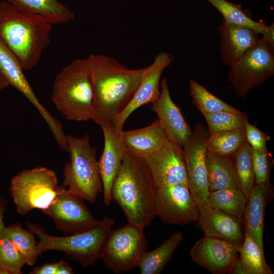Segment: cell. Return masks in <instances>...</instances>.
<instances>
[{
    "mask_svg": "<svg viewBox=\"0 0 274 274\" xmlns=\"http://www.w3.org/2000/svg\"><path fill=\"white\" fill-rule=\"evenodd\" d=\"M51 98L66 119L92 120L93 89L88 58L72 61L56 75Z\"/></svg>",
    "mask_w": 274,
    "mask_h": 274,
    "instance_id": "cell-4",
    "label": "cell"
},
{
    "mask_svg": "<svg viewBox=\"0 0 274 274\" xmlns=\"http://www.w3.org/2000/svg\"><path fill=\"white\" fill-rule=\"evenodd\" d=\"M207 122L209 135L219 132L238 129H245L249 118L246 114H237L221 111L203 115Z\"/></svg>",
    "mask_w": 274,
    "mask_h": 274,
    "instance_id": "cell-33",
    "label": "cell"
},
{
    "mask_svg": "<svg viewBox=\"0 0 274 274\" xmlns=\"http://www.w3.org/2000/svg\"><path fill=\"white\" fill-rule=\"evenodd\" d=\"M74 271L72 267L69 264L64 261L63 260L59 261V266L58 267L56 274H72Z\"/></svg>",
    "mask_w": 274,
    "mask_h": 274,
    "instance_id": "cell-40",
    "label": "cell"
},
{
    "mask_svg": "<svg viewBox=\"0 0 274 274\" xmlns=\"http://www.w3.org/2000/svg\"><path fill=\"white\" fill-rule=\"evenodd\" d=\"M268 187L254 186L247 198L243 217L245 233L254 239L263 253L264 219Z\"/></svg>",
    "mask_w": 274,
    "mask_h": 274,
    "instance_id": "cell-22",
    "label": "cell"
},
{
    "mask_svg": "<svg viewBox=\"0 0 274 274\" xmlns=\"http://www.w3.org/2000/svg\"><path fill=\"white\" fill-rule=\"evenodd\" d=\"M209 135L205 126L198 123L182 147L188 188L198 209L209 205V190L206 162L207 149L204 144Z\"/></svg>",
    "mask_w": 274,
    "mask_h": 274,
    "instance_id": "cell-10",
    "label": "cell"
},
{
    "mask_svg": "<svg viewBox=\"0 0 274 274\" xmlns=\"http://www.w3.org/2000/svg\"><path fill=\"white\" fill-rule=\"evenodd\" d=\"M88 59L93 89L92 120L101 127L114 124L132 99L145 67L129 68L104 54H91Z\"/></svg>",
    "mask_w": 274,
    "mask_h": 274,
    "instance_id": "cell-1",
    "label": "cell"
},
{
    "mask_svg": "<svg viewBox=\"0 0 274 274\" xmlns=\"http://www.w3.org/2000/svg\"><path fill=\"white\" fill-rule=\"evenodd\" d=\"M0 274H10L9 272L3 267L0 266Z\"/></svg>",
    "mask_w": 274,
    "mask_h": 274,
    "instance_id": "cell-42",
    "label": "cell"
},
{
    "mask_svg": "<svg viewBox=\"0 0 274 274\" xmlns=\"http://www.w3.org/2000/svg\"><path fill=\"white\" fill-rule=\"evenodd\" d=\"M246 142L253 149L262 150L266 148V142L269 136L256 126L249 122L245 127Z\"/></svg>",
    "mask_w": 274,
    "mask_h": 274,
    "instance_id": "cell-36",
    "label": "cell"
},
{
    "mask_svg": "<svg viewBox=\"0 0 274 274\" xmlns=\"http://www.w3.org/2000/svg\"><path fill=\"white\" fill-rule=\"evenodd\" d=\"M62 186L51 204L42 211L51 217L56 228L65 234H74L88 230L96 226V219L83 203Z\"/></svg>",
    "mask_w": 274,
    "mask_h": 274,
    "instance_id": "cell-11",
    "label": "cell"
},
{
    "mask_svg": "<svg viewBox=\"0 0 274 274\" xmlns=\"http://www.w3.org/2000/svg\"><path fill=\"white\" fill-rule=\"evenodd\" d=\"M247 197L238 187L223 188L209 192L208 204L228 215L242 219Z\"/></svg>",
    "mask_w": 274,
    "mask_h": 274,
    "instance_id": "cell-27",
    "label": "cell"
},
{
    "mask_svg": "<svg viewBox=\"0 0 274 274\" xmlns=\"http://www.w3.org/2000/svg\"><path fill=\"white\" fill-rule=\"evenodd\" d=\"M238 246L217 237L205 235L197 240L191 249L192 261L214 274L226 273L233 260L237 256Z\"/></svg>",
    "mask_w": 274,
    "mask_h": 274,
    "instance_id": "cell-17",
    "label": "cell"
},
{
    "mask_svg": "<svg viewBox=\"0 0 274 274\" xmlns=\"http://www.w3.org/2000/svg\"><path fill=\"white\" fill-rule=\"evenodd\" d=\"M183 239V233L176 231L154 250L146 251L142 255L138 266L141 273H160Z\"/></svg>",
    "mask_w": 274,
    "mask_h": 274,
    "instance_id": "cell-26",
    "label": "cell"
},
{
    "mask_svg": "<svg viewBox=\"0 0 274 274\" xmlns=\"http://www.w3.org/2000/svg\"><path fill=\"white\" fill-rule=\"evenodd\" d=\"M143 159L156 188L177 185L188 186L183 147L180 145L168 141Z\"/></svg>",
    "mask_w": 274,
    "mask_h": 274,
    "instance_id": "cell-13",
    "label": "cell"
},
{
    "mask_svg": "<svg viewBox=\"0 0 274 274\" xmlns=\"http://www.w3.org/2000/svg\"><path fill=\"white\" fill-rule=\"evenodd\" d=\"M198 210L197 223L205 235L224 239L238 247L242 245L244 235L241 228V219L209 205Z\"/></svg>",
    "mask_w": 274,
    "mask_h": 274,
    "instance_id": "cell-20",
    "label": "cell"
},
{
    "mask_svg": "<svg viewBox=\"0 0 274 274\" xmlns=\"http://www.w3.org/2000/svg\"><path fill=\"white\" fill-rule=\"evenodd\" d=\"M216 8L223 15L224 20L233 24L245 26L253 29L262 35L271 45L274 46L273 23L267 25L264 22L253 20L250 16L241 9L239 6L226 0H206Z\"/></svg>",
    "mask_w": 274,
    "mask_h": 274,
    "instance_id": "cell-24",
    "label": "cell"
},
{
    "mask_svg": "<svg viewBox=\"0 0 274 274\" xmlns=\"http://www.w3.org/2000/svg\"><path fill=\"white\" fill-rule=\"evenodd\" d=\"M174 60L172 54L166 52L159 53L153 62L145 67L141 81L132 99L126 108L116 117L114 125L123 129L127 118L135 110L148 103H153L159 96L160 81L161 75L165 68Z\"/></svg>",
    "mask_w": 274,
    "mask_h": 274,
    "instance_id": "cell-15",
    "label": "cell"
},
{
    "mask_svg": "<svg viewBox=\"0 0 274 274\" xmlns=\"http://www.w3.org/2000/svg\"><path fill=\"white\" fill-rule=\"evenodd\" d=\"M16 9L25 13L41 15L52 24L68 22L74 13L57 0H4Z\"/></svg>",
    "mask_w": 274,
    "mask_h": 274,
    "instance_id": "cell-23",
    "label": "cell"
},
{
    "mask_svg": "<svg viewBox=\"0 0 274 274\" xmlns=\"http://www.w3.org/2000/svg\"><path fill=\"white\" fill-rule=\"evenodd\" d=\"M245 142V129H238L209 135L204 144L208 151L222 157L233 158Z\"/></svg>",
    "mask_w": 274,
    "mask_h": 274,
    "instance_id": "cell-28",
    "label": "cell"
},
{
    "mask_svg": "<svg viewBox=\"0 0 274 274\" xmlns=\"http://www.w3.org/2000/svg\"><path fill=\"white\" fill-rule=\"evenodd\" d=\"M226 273L245 274L243 267L239 257L237 256L230 263Z\"/></svg>",
    "mask_w": 274,
    "mask_h": 274,
    "instance_id": "cell-38",
    "label": "cell"
},
{
    "mask_svg": "<svg viewBox=\"0 0 274 274\" xmlns=\"http://www.w3.org/2000/svg\"><path fill=\"white\" fill-rule=\"evenodd\" d=\"M238 253L245 274H271L272 270L267 264L264 253L254 239L245 233Z\"/></svg>",
    "mask_w": 274,
    "mask_h": 274,
    "instance_id": "cell-30",
    "label": "cell"
},
{
    "mask_svg": "<svg viewBox=\"0 0 274 274\" xmlns=\"http://www.w3.org/2000/svg\"><path fill=\"white\" fill-rule=\"evenodd\" d=\"M252 158L255 185L269 186V160L267 149H252Z\"/></svg>",
    "mask_w": 274,
    "mask_h": 274,
    "instance_id": "cell-35",
    "label": "cell"
},
{
    "mask_svg": "<svg viewBox=\"0 0 274 274\" xmlns=\"http://www.w3.org/2000/svg\"><path fill=\"white\" fill-rule=\"evenodd\" d=\"M189 85L192 102L203 115L221 111L237 114L243 113L213 94L196 81L190 80Z\"/></svg>",
    "mask_w": 274,
    "mask_h": 274,
    "instance_id": "cell-29",
    "label": "cell"
},
{
    "mask_svg": "<svg viewBox=\"0 0 274 274\" xmlns=\"http://www.w3.org/2000/svg\"><path fill=\"white\" fill-rule=\"evenodd\" d=\"M59 186L54 172L37 166L15 176L10 189L17 212L24 215L34 209H47L55 198Z\"/></svg>",
    "mask_w": 274,
    "mask_h": 274,
    "instance_id": "cell-7",
    "label": "cell"
},
{
    "mask_svg": "<svg viewBox=\"0 0 274 274\" xmlns=\"http://www.w3.org/2000/svg\"><path fill=\"white\" fill-rule=\"evenodd\" d=\"M7 202L0 196V236L5 233L7 227L4 222V213L6 209Z\"/></svg>",
    "mask_w": 274,
    "mask_h": 274,
    "instance_id": "cell-39",
    "label": "cell"
},
{
    "mask_svg": "<svg viewBox=\"0 0 274 274\" xmlns=\"http://www.w3.org/2000/svg\"><path fill=\"white\" fill-rule=\"evenodd\" d=\"M144 230L143 228L128 223L112 229L105 240L99 259L116 274L138 267L148 246Z\"/></svg>",
    "mask_w": 274,
    "mask_h": 274,
    "instance_id": "cell-8",
    "label": "cell"
},
{
    "mask_svg": "<svg viewBox=\"0 0 274 274\" xmlns=\"http://www.w3.org/2000/svg\"><path fill=\"white\" fill-rule=\"evenodd\" d=\"M274 46L264 38L230 66L228 77L236 94L246 97L274 75Z\"/></svg>",
    "mask_w": 274,
    "mask_h": 274,
    "instance_id": "cell-9",
    "label": "cell"
},
{
    "mask_svg": "<svg viewBox=\"0 0 274 274\" xmlns=\"http://www.w3.org/2000/svg\"><path fill=\"white\" fill-rule=\"evenodd\" d=\"M160 87L159 96L152 103L150 109L157 115L158 120L168 140L183 147L192 130L186 122L180 108L173 100L166 78L162 79Z\"/></svg>",
    "mask_w": 274,
    "mask_h": 274,
    "instance_id": "cell-18",
    "label": "cell"
},
{
    "mask_svg": "<svg viewBox=\"0 0 274 274\" xmlns=\"http://www.w3.org/2000/svg\"><path fill=\"white\" fill-rule=\"evenodd\" d=\"M206 162L209 192L238 187L233 158L222 157L207 150Z\"/></svg>",
    "mask_w": 274,
    "mask_h": 274,
    "instance_id": "cell-25",
    "label": "cell"
},
{
    "mask_svg": "<svg viewBox=\"0 0 274 274\" xmlns=\"http://www.w3.org/2000/svg\"><path fill=\"white\" fill-rule=\"evenodd\" d=\"M59 261L46 263L35 267L30 272L31 274H56Z\"/></svg>",
    "mask_w": 274,
    "mask_h": 274,
    "instance_id": "cell-37",
    "label": "cell"
},
{
    "mask_svg": "<svg viewBox=\"0 0 274 274\" xmlns=\"http://www.w3.org/2000/svg\"><path fill=\"white\" fill-rule=\"evenodd\" d=\"M220 52L224 64L231 66L259 41V33L249 27L224 20L219 26Z\"/></svg>",
    "mask_w": 274,
    "mask_h": 274,
    "instance_id": "cell-19",
    "label": "cell"
},
{
    "mask_svg": "<svg viewBox=\"0 0 274 274\" xmlns=\"http://www.w3.org/2000/svg\"><path fill=\"white\" fill-rule=\"evenodd\" d=\"M9 85L8 82L0 72V90L8 87Z\"/></svg>",
    "mask_w": 274,
    "mask_h": 274,
    "instance_id": "cell-41",
    "label": "cell"
},
{
    "mask_svg": "<svg viewBox=\"0 0 274 274\" xmlns=\"http://www.w3.org/2000/svg\"><path fill=\"white\" fill-rule=\"evenodd\" d=\"M155 215L165 224L186 225L196 221L199 210L188 187L177 185L156 188Z\"/></svg>",
    "mask_w": 274,
    "mask_h": 274,
    "instance_id": "cell-12",
    "label": "cell"
},
{
    "mask_svg": "<svg viewBox=\"0 0 274 274\" xmlns=\"http://www.w3.org/2000/svg\"><path fill=\"white\" fill-rule=\"evenodd\" d=\"M122 138L126 152L141 159L157 151L169 141L158 119L143 128L122 130Z\"/></svg>",
    "mask_w": 274,
    "mask_h": 274,
    "instance_id": "cell-21",
    "label": "cell"
},
{
    "mask_svg": "<svg viewBox=\"0 0 274 274\" xmlns=\"http://www.w3.org/2000/svg\"><path fill=\"white\" fill-rule=\"evenodd\" d=\"M23 70L16 56L0 41V72L9 85L20 91L36 108L48 125L55 141L62 142L66 134L62 123L40 102L25 77Z\"/></svg>",
    "mask_w": 274,
    "mask_h": 274,
    "instance_id": "cell-14",
    "label": "cell"
},
{
    "mask_svg": "<svg viewBox=\"0 0 274 274\" xmlns=\"http://www.w3.org/2000/svg\"><path fill=\"white\" fill-rule=\"evenodd\" d=\"M156 190L143 159L126 152L111 191L128 223L144 229L155 215Z\"/></svg>",
    "mask_w": 274,
    "mask_h": 274,
    "instance_id": "cell-3",
    "label": "cell"
},
{
    "mask_svg": "<svg viewBox=\"0 0 274 274\" xmlns=\"http://www.w3.org/2000/svg\"><path fill=\"white\" fill-rule=\"evenodd\" d=\"M52 23L45 17L21 12L0 2V41L24 70L33 68L50 44Z\"/></svg>",
    "mask_w": 274,
    "mask_h": 274,
    "instance_id": "cell-2",
    "label": "cell"
},
{
    "mask_svg": "<svg viewBox=\"0 0 274 274\" xmlns=\"http://www.w3.org/2000/svg\"><path fill=\"white\" fill-rule=\"evenodd\" d=\"M104 136V148L98 161L103 189V201L109 206L111 201V191L114 182L121 167L126 152L122 138V131L113 124L101 127Z\"/></svg>",
    "mask_w": 274,
    "mask_h": 274,
    "instance_id": "cell-16",
    "label": "cell"
},
{
    "mask_svg": "<svg viewBox=\"0 0 274 274\" xmlns=\"http://www.w3.org/2000/svg\"><path fill=\"white\" fill-rule=\"evenodd\" d=\"M26 263L5 233L0 236V266L10 274H21Z\"/></svg>",
    "mask_w": 274,
    "mask_h": 274,
    "instance_id": "cell-34",
    "label": "cell"
},
{
    "mask_svg": "<svg viewBox=\"0 0 274 274\" xmlns=\"http://www.w3.org/2000/svg\"><path fill=\"white\" fill-rule=\"evenodd\" d=\"M70 161L63 168L62 186L82 200L96 202L102 192L97 149L91 146L89 136L82 138L67 135Z\"/></svg>",
    "mask_w": 274,
    "mask_h": 274,
    "instance_id": "cell-6",
    "label": "cell"
},
{
    "mask_svg": "<svg viewBox=\"0 0 274 274\" xmlns=\"http://www.w3.org/2000/svg\"><path fill=\"white\" fill-rule=\"evenodd\" d=\"M252 150L246 142L233 157L238 187L247 198L255 184Z\"/></svg>",
    "mask_w": 274,
    "mask_h": 274,
    "instance_id": "cell-31",
    "label": "cell"
},
{
    "mask_svg": "<svg viewBox=\"0 0 274 274\" xmlns=\"http://www.w3.org/2000/svg\"><path fill=\"white\" fill-rule=\"evenodd\" d=\"M115 223L113 218L105 215L94 227L64 236L49 235L41 227L28 222L26 225L39 238L36 246L38 256L46 251L59 250L86 267L94 265L99 259L105 240Z\"/></svg>",
    "mask_w": 274,
    "mask_h": 274,
    "instance_id": "cell-5",
    "label": "cell"
},
{
    "mask_svg": "<svg viewBox=\"0 0 274 274\" xmlns=\"http://www.w3.org/2000/svg\"><path fill=\"white\" fill-rule=\"evenodd\" d=\"M5 234L15 246L26 264L33 266L38 257L34 234L17 223L7 227Z\"/></svg>",
    "mask_w": 274,
    "mask_h": 274,
    "instance_id": "cell-32",
    "label": "cell"
}]
</instances>
